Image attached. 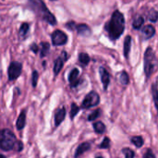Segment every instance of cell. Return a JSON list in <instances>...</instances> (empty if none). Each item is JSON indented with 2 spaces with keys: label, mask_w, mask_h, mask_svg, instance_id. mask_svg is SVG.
Returning a JSON list of instances; mask_svg holds the SVG:
<instances>
[{
  "label": "cell",
  "mask_w": 158,
  "mask_h": 158,
  "mask_svg": "<svg viewBox=\"0 0 158 158\" xmlns=\"http://www.w3.org/2000/svg\"><path fill=\"white\" fill-rule=\"evenodd\" d=\"M67 27H69V30H73V29H74V27H75V23H74L73 21H71V22H69V23H68V24H67Z\"/></svg>",
  "instance_id": "34"
},
{
  "label": "cell",
  "mask_w": 158,
  "mask_h": 158,
  "mask_svg": "<svg viewBox=\"0 0 158 158\" xmlns=\"http://www.w3.org/2000/svg\"><path fill=\"white\" fill-rule=\"evenodd\" d=\"M96 158H103L102 156H98V157H96Z\"/></svg>",
  "instance_id": "36"
},
{
  "label": "cell",
  "mask_w": 158,
  "mask_h": 158,
  "mask_svg": "<svg viewBox=\"0 0 158 158\" xmlns=\"http://www.w3.org/2000/svg\"><path fill=\"white\" fill-rule=\"evenodd\" d=\"M38 79H39V74L36 70H34L32 72V75H31V85H32V87H36L37 82H38Z\"/></svg>",
  "instance_id": "29"
},
{
  "label": "cell",
  "mask_w": 158,
  "mask_h": 158,
  "mask_svg": "<svg viewBox=\"0 0 158 158\" xmlns=\"http://www.w3.org/2000/svg\"><path fill=\"white\" fill-rule=\"evenodd\" d=\"M156 33V30L152 25H147L145 26L143 31H142V35L144 39H150L152 38Z\"/></svg>",
  "instance_id": "13"
},
{
  "label": "cell",
  "mask_w": 158,
  "mask_h": 158,
  "mask_svg": "<svg viewBox=\"0 0 158 158\" xmlns=\"http://www.w3.org/2000/svg\"><path fill=\"white\" fill-rule=\"evenodd\" d=\"M25 123H26V112H25V110H23V111H21V113L19 114V116L18 118V120L16 123L17 129L19 131H21L25 127Z\"/></svg>",
  "instance_id": "14"
},
{
  "label": "cell",
  "mask_w": 158,
  "mask_h": 158,
  "mask_svg": "<svg viewBox=\"0 0 158 158\" xmlns=\"http://www.w3.org/2000/svg\"><path fill=\"white\" fill-rule=\"evenodd\" d=\"M52 43L54 45H63L68 42V36L62 31L56 30L51 35Z\"/></svg>",
  "instance_id": "7"
},
{
  "label": "cell",
  "mask_w": 158,
  "mask_h": 158,
  "mask_svg": "<svg viewBox=\"0 0 158 158\" xmlns=\"http://www.w3.org/2000/svg\"><path fill=\"white\" fill-rule=\"evenodd\" d=\"M17 145H18L17 151H18V152H20V151L23 149V144H22V143H21V142H18V143H17Z\"/></svg>",
  "instance_id": "33"
},
{
  "label": "cell",
  "mask_w": 158,
  "mask_h": 158,
  "mask_svg": "<svg viewBox=\"0 0 158 158\" xmlns=\"http://www.w3.org/2000/svg\"><path fill=\"white\" fill-rule=\"evenodd\" d=\"M100 113H101V109H96V110H94L89 117H88V120L89 121H94V120H95L99 116H100Z\"/></svg>",
  "instance_id": "28"
},
{
  "label": "cell",
  "mask_w": 158,
  "mask_h": 158,
  "mask_svg": "<svg viewBox=\"0 0 158 158\" xmlns=\"http://www.w3.org/2000/svg\"><path fill=\"white\" fill-rule=\"evenodd\" d=\"M119 81L123 84V85H127L129 84L130 82V78H129V75L126 71H122L120 74H119Z\"/></svg>",
  "instance_id": "23"
},
{
  "label": "cell",
  "mask_w": 158,
  "mask_h": 158,
  "mask_svg": "<svg viewBox=\"0 0 158 158\" xmlns=\"http://www.w3.org/2000/svg\"><path fill=\"white\" fill-rule=\"evenodd\" d=\"M78 33L82 36H89L91 34V29L86 24H80L76 27Z\"/></svg>",
  "instance_id": "15"
},
{
  "label": "cell",
  "mask_w": 158,
  "mask_h": 158,
  "mask_svg": "<svg viewBox=\"0 0 158 158\" xmlns=\"http://www.w3.org/2000/svg\"><path fill=\"white\" fill-rule=\"evenodd\" d=\"M65 117H66V109L64 107L58 109L55 115V125L56 127L59 126L62 123V121L65 119Z\"/></svg>",
  "instance_id": "12"
},
{
  "label": "cell",
  "mask_w": 158,
  "mask_h": 158,
  "mask_svg": "<svg viewBox=\"0 0 158 158\" xmlns=\"http://www.w3.org/2000/svg\"><path fill=\"white\" fill-rule=\"evenodd\" d=\"M90 149H91V143H88V142L82 143L77 148V150L75 152V155H74V158H78L79 156H81V155H83L85 152L89 151Z\"/></svg>",
  "instance_id": "11"
},
{
  "label": "cell",
  "mask_w": 158,
  "mask_h": 158,
  "mask_svg": "<svg viewBox=\"0 0 158 158\" xmlns=\"http://www.w3.org/2000/svg\"><path fill=\"white\" fill-rule=\"evenodd\" d=\"M52 1H55V0H52Z\"/></svg>",
  "instance_id": "37"
},
{
  "label": "cell",
  "mask_w": 158,
  "mask_h": 158,
  "mask_svg": "<svg viewBox=\"0 0 158 158\" xmlns=\"http://www.w3.org/2000/svg\"><path fill=\"white\" fill-rule=\"evenodd\" d=\"M148 19L152 22H156L158 19V11L156 9H151L148 13Z\"/></svg>",
  "instance_id": "24"
},
{
  "label": "cell",
  "mask_w": 158,
  "mask_h": 158,
  "mask_svg": "<svg viewBox=\"0 0 158 158\" xmlns=\"http://www.w3.org/2000/svg\"><path fill=\"white\" fill-rule=\"evenodd\" d=\"M131 37L130 35L126 36L124 41V56L125 57L129 56L130 51H131Z\"/></svg>",
  "instance_id": "16"
},
{
  "label": "cell",
  "mask_w": 158,
  "mask_h": 158,
  "mask_svg": "<svg viewBox=\"0 0 158 158\" xmlns=\"http://www.w3.org/2000/svg\"><path fill=\"white\" fill-rule=\"evenodd\" d=\"M99 103H100L99 94L96 92L92 91L85 96V98H84V100H83V102L81 104V107L84 108V109H87V108L98 106Z\"/></svg>",
  "instance_id": "5"
},
{
  "label": "cell",
  "mask_w": 158,
  "mask_h": 158,
  "mask_svg": "<svg viewBox=\"0 0 158 158\" xmlns=\"http://www.w3.org/2000/svg\"><path fill=\"white\" fill-rule=\"evenodd\" d=\"M79 110H80V107L77 106V104L72 103V104H71V107H70V118H71V119H73V118L77 116Z\"/></svg>",
  "instance_id": "25"
},
{
  "label": "cell",
  "mask_w": 158,
  "mask_h": 158,
  "mask_svg": "<svg viewBox=\"0 0 158 158\" xmlns=\"http://www.w3.org/2000/svg\"><path fill=\"white\" fill-rule=\"evenodd\" d=\"M79 73L80 72H79L78 69H73L70 71V73L69 75V81L71 87H76L79 84V82H80V81H79Z\"/></svg>",
  "instance_id": "10"
},
{
  "label": "cell",
  "mask_w": 158,
  "mask_h": 158,
  "mask_svg": "<svg viewBox=\"0 0 158 158\" xmlns=\"http://www.w3.org/2000/svg\"><path fill=\"white\" fill-rule=\"evenodd\" d=\"M99 72H100V77H101V81L103 82L104 89L106 90L108 85H109V82H110V75H109L108 71L105 68H103V67L100 68Z\"/></svg>",
  "instance_id": "9"
},
{
  "label": "cell",
  "mask_w": 158,
  "mask_h": 158,
  "mask_svg": "<svg viewBox=\"0 0 158 158\" xmlns=\"http://www.w3.org/2000/svg\"><path fill=\"white\" fill-rule=\"evenodd\" d=\"M79 61L81 62V64H82L83 66H86L89 64L90 62V56L89 55H87L86 53H81L79 55Z\"/></svg>",
  "instance_id": "21"
},
{
  "label": "cell",
  "mask_w": 158,
  "mask_h": 158,
  "mask_svg": "<svg viewBox=\"0 0 158 158\" xmlns=\"http://www.w3.org/2000/svg\"><path fill=\"white\" fill-rule=\"evenodd\" d=\"M125 29L124 16L118 10L115 11L111 17L109 22L106 25V30L112 40H116L120 37Z\"/></svg>",
  "instance_id": "1"
},
{
  "label": "cell",
  "mask_w": 158,
  "mask_h": 158,
  "mask_svg": "<svg viewBox=\"0 0 158 158\" xmlns=\"http://www.w3.org/2000/svg\"><path fill=\"white\" fill-rule=\"evenodd\" d=\"M28 31H29V24L28 23H22L20 26V29H19V35L21 37L25 36V34L28 32Z\"/></svg>",
  "instance_id": "27"
},
{
  "label": "cell",
  "mask_w": 158,
  "mask_h": 158,
  "mask_svg": "<svg viewBox=\"0 0 158 158\" xmlns=\"http://www.w3.org/2000/svg\"><path fill=\"white\" fill-rule=\"evenodd\" d=\"M68 59V55L66 52H62V56L58 57L56 61H55V66H54V73L55 75H57L62 68H63V65H64V61Z\"/></svg>",
  "instance_id": "8"
},
{
  "label": "cell",
  "mask_w": 158,
  "mask_h": 158,
  "mask_svg": "<svg viewBox=\"0 0 158 158\" xmlns=\"http://www.w3.org/2000/svg\"><path fill=\"white\" fill-rule=\"evenodd\" d=\"M30 7L44 20L47 21L50 25H56V19L55 16L48 10L45 4L42 0H29Z\"/></svg>",
  "instance_id": "2"
},
{
  "label": "cell",
  "mask_w": 158,
  "mask_h": 158,
  "mask_svg": "<svg viewBox=\"0 0 158 158\" xmlns=\"http://www.w3.org/2000/svg\"><path fill=\"white\" fill-rule=\"evenodd\" d=\"M93 126H94V131H95L96 133H98V134H102V133H104L105 131H106V125H105L103 122H101V121H96V122H94Z\"/></svg>",
  "instance_id": "17"
},
{
  "label": "cell",
  "mask_w": 158,
  "mask_h": 158,
  "mask_svg": "<svg viewBox=\"0 0 158 158\" xmlns=\"http://www.w3.org/2000/svg\"><path fill=\"white\" fill-rule=\"evenodd\" d=\"M122 153L125 155V158H134V156H135V153L131 148L122 149Z\"/></svg>",
  "instance_id": "26"
},
{
  "label": "cell",
  "mask_w": 158,
  "mask_h": 158,
  "mask_svg": "<svg viewBox=\"0 0 158 158\" xmlns=\"http://www.w3.org/2000/svg\"><path fill=\"white\" fill-rule=\"evenodd\" d=\"M152 94H153V98H154V103L156 107L158 113V84L155 83L152 86Z\"/></svg>",
  "instance_id": "18"
},
{
  "label": "cell",
  "mask_w": 158,
  "mask_h": 158,
  "mask_svg": "<svg viewBox=\"0 0 158 158\" xmlns=\"http://www.w3.org/2000/svg\"><path fill=\"white\" fill-rule=\"evenodd\" d=\"M31 50L33 52V53H37L38 52V46H37V44H31Z\"/></svg>",
  "instance_id": "32"
},
{
  "label": "cell",
  "mask_w": 158,
  "mask_h": 158,
  "mask_svg": "<svg viewBox=\"0 0 158 158\" xmlns=\"http://www.w3.org/2000/svg\"><path fill=\"white\" fill-rule=\"evenodd\" d=\"M143 22H144L143 18L140 16V17H138V18H136V19H134V21H133V23H132V26H133V28H134L135 30H139V29H141V27L143 25Z\"/></svg>",
  "instance_id": "22"
},
{
  "label": "cell",
  "mask_w": 158,
  "mask_h": 158,
  "mask_svg": "<svg viewBox=\"0 0 158 158\" xmlns=\"http://www.w3.org/2000/svg\"><path fill=\"white\" fill-rule=\"evenodd\" d=\"M131 143L137 147V148H141L143 143H144V141H143V138L142 136H134L131 139Z\"/></svg>",
  "instance_id": "19"
},
{
  "label": "cell",
  "mask_w": 158,
  "mask_h": 158,
  "mask_svg": "<svg viewBox=\"0 0 158 158\" xmlns=\"http://www.w3.org/2000/svg\"><path fill=\"white\" fill-rule=\"evenodd\" d=\"M17 143L15 134L8 129H4L1 131V139H0V148L3 151L12 150Z\"/></svg>",
  "instance_id": "3"
},
{
  "label": "cell",
  "mask_w": 158,
  "mask_h": 158,
  "mask_svg": "<svg viewBox=\"0 0 158 158\" xmlns=\"http://www.w3.org/2000/svg\"><path fill=\"white\" fill-rule=\"evenodd\" d=\"M0 158H6V156H3V155H1V156H0Z\"/></svg>",
  "instance_id": "35"
},
{
  "label": "cell",
  "mask_w": 158,
  "mask_h": 158,
  "mask_svg": "<svg viewBox=\"0 0 158 158\" xmlns=\"http://www.w3.org/2000/svg\"><path fill=\"white\" fill-rule=\"evenodd\" d=\"M143 158H156V156L153 154L151 149H147L145 154L143 155Z\"/></svg>",
  "instance_id": "31"
},
{
  "label": "cell",
  "mask_w": 158,
  "mask_h": 158,
  "mask_svg": "<svg viewBox=\"0 0 158 158\" xmlns=\"http://www.w3.org/2000/svg\"><path fill=\"white\" fill-rule=\"evenodd\" d=\"M156 65V55L151 47H148L146 49L145 55H144V72L146 78H150L152 73L154 72Z\"/></svg>",
  "instance_id": "4"
},
{
  "label": "cell",
  "mask_w": 158,
  "mask_h": 158,
  "mask_svg": "<svg viewBox=\"0 0 158 158\" xmlns=\"http://www.w3.org/2000/svg\"><path fill=\"white\" fill-rule=\"evenodd\" d=\"M21 69H22V65L19 62H12L10 63L8 69H7V73H8V80L9 81H14L16 79H18L21 73Z\"/></svg>",
  "instance_id": "6"
},
{
  "label": "cell",
  "mask_w": 158,
  "mask_h": 158,
  "mask_svg": "<svg viewBox=\"0 0 158 158\" xmlns=\"http://www.w3.org/2000/svg\"><path fill=\"white\" fill-rule=\"evenodd\" d=\"M99 147L102 148V149H108V148L110 147V140H109V138L106 137V138L103 140L102 143L99 145Z\"/></svg>",
  "instance_id": "30"
},
{
  "label": "cell",
  "mask_w": 158,
  "mask_h": 158,
  "mask_svg": "<svg viewBox=\"0 0 158 158\" xmlns=\"http://www.w3.org/2000/svg\"><path fill=\"white\" fill-rule=\"evenodd\" d=\"M50 44L48 43H42L41 44V57H44L49 53Z\"/></svg>",
  "instance_id": "20"
}]
</instances>
